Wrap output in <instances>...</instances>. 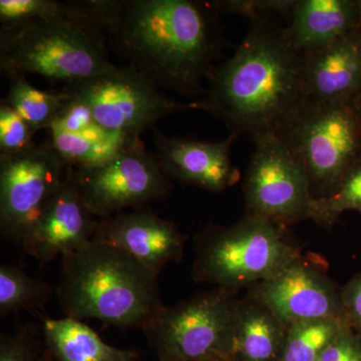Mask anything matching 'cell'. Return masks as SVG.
Here are the masks:
<instances>
[{
  "label": "cell",
  "mask_w": 361,
  "mask_h": 361,
  "mask_svg": "<svg viewBox=\"0 0 361 361\" xmlns=\"http://www.w3.org/2000/svg\"><path fill=\"white\" fill-rule=\"evenodd\" d=\"M280 18L250 21L231 58L208 78L202 110L253 141L280 135L308 104L304 58Z\"/></svg>",
  "instance_id": "6da1fadb"
},
{
  "label": "cell",
  "mask_w": 361,
  "mask_h": 361,
  "mask_svg": "<svg viewBox=\"0 0 361 361\" xmlns=\"http://www.w3.org/2000/svg\"><path fill=\"white\" fill-rule=\"evenodd\" d=\"M218 13L209 1H116L106 18L114 45L158 89L201 94L222 49Z\"/></svg>",
  "instance_id": "7a4b0ae2"
},
{
  "label": "cell",
  "mask_w": 361,
  "mask_h": 361,
  "mask_svg": "<svg viewBox=\"0 0 361 361\" xmlns=\"http://www.w3.org/2000/svg\"><path fill=\"white\" fill-rule=\"evenodd\" d=\"M158 276L125 251L90 241L61 256L56 294L66 317L142 330L165 306Z\"/></svg>",
  "instance_id": "3957f363"
},
{
  "label": "cell",
  "mask_w": 361,
  "mask_h": 361,
  "mask_svg": "<svg viewBox=\"0 0 361 361\" xmlns=\"http://www.w3.org/2000/svg\"><path fill=\"white\" fill-rule=\"evenodd\" d=\"M102 30L73 18L0 30V71L8 78L35 73L65 87L90 80L115 66Z\"/></svg>",
  "instance_id": "277c9868"
},
{
  "label": "cell",
  "mask_w": 361,
  "mask_h": 361,
  "mask_svg": "<svg viewBox=\"0 0 361 361\" xmlns=\"http://www.w3.org/2000/svg\"><path fill=\"white\" fill-rule=\"evenodd\" d=\"M285 229L249 215L230 226H207L195 235L192 277L234 294L248 290L302 254Z\"/></svg>",
  "instance_id": "5b68a950"
},
{
  "label": "cell",
  "mask_w": 361,
  "mask_h": 361,
  "mask_svg": "<svg viewBox=\"0 0 361 361\" xmlns=\"http://www.w3.org/2000/svg\"><path fill=\"white\" fill-rule=\"evenodd\" d=\"M237 300L213 287L164 306L142 329L158 361H232Z\"/></svg>",
  "instance_id": "8992f818"
},
{
  "label": "cell",
  "mask_w": 361,
  "mask_h": 361,
  "mask_svg": "<svg viewBox=\"0 0 361 361\" xmlns=\"http://www.w3.org/2000/svg\"><path fill=\"white\" fill-rule=\"evenodd\" d=\"M278 135L307 171L313 198L331 193L360 159L361 121L349 104L308 103Z\"/></svg>",
  "instance_id": "52a82bcc"
},
{
  "label": "cell",
  "mask_w": 361,
  "mask_h": 361,
  "mask_svg": "<svg viewBox=\"0 0 361 361\" xmlns=\"http://www.w3.org/2000/svg\"><path fill=\"white\" fill-rule=\"evenodd\" d=\"M63 90L89 106L99 127L130 137H140L159 120L177 111L202 110L200 102L180 103L161 94L130 66H115Z\"/></svg>",
  "instance_id": "ba28073f"
},
{
  "label": "cell",
  "mask_w": 361,
  "mask_h": 361,
  "mask_svg": "<svg viewBox=\"0 0 361 361\" xmlns=\"http://www.w3.org/2000/svg\"><path fill=\"white\" fill-rule=\"evenodd\" d=\"M243 190L246 215L287 226L310 219V176L288 145L277 135L254 141Z\"/></svg>",
  "instance_id": "9c48e42d"
},
{
  "label": "cell",
  "mask_w": 361,
  "mask_h": 361,
  "mask_svg": "<svg viewBox=\"0 0 361 361\" xmlns=\"http://www.w3.org/2000/svg\"><path fill=\"white\" fill-rule=\"evenodd\" d=\"M70 166L49 146L0 155V234L23 246L68 177Z\"/></svg>",
  "instance_id": "30bf717a"
},
{
  "label": "cell",
  "mask_w": 361,
  "mask_h": 361,
  "mask_svg": "<svg viewBox=\"0 0 361 361\" xmlns=\"http://www.w3.org/2000/svg\"><path fill=\"white\" fill-rule=\"evenodd\" d=\"M73 175L85 205L99 220L126 209L146 208L167 198L173 190L155 155L142 142L97 167L73 168Z\"/></svg>",
  "instance_id": "8fae6325"
},
{
  "label": "cell",
  "mask_w": 361,
  "mask_h": 361,
  "mask_svg": "<svg viewBox=\"0 0 361 361\" xmlns=\"http://www.w3.org/2000/svg\"><path fill=\"white\" fill-rule=\"evenodd\" d=\"M287 325L344 319L341 289L327 275L326 262L301 254L274 276L247 290Z\"/></svg>",
  "instance_id": "7c38bea8"
},
{
  "label": "cell",
  "mask_w": 361,
  "mask_h": 361,
  "mask_svg": "<svg viewBox=\"0 0 361 361\" xmlns=\"http://www.w3.org/2000/svg\"><path fill=\"white\" fill-rule=\"evenodd\" d=\"M186 239L173 221L141 208L99 220L92 241L125 251L159 275L182 261Z\"/></svg>",
  "instance_id": "4fadbf2b"
},
{
  "label": "cell",
  "mask_w": 361,
  "mask_h": 361,
  "mask_svg": "<svg viewBox=\"0 0 361 361\" xmlns=\"http://www.w3.org/2000/svg\"><path fill=\"white\" fill-rule=\"evenodd\" d=\"M153 130L154 155L171 180L221 193L240 180L241 175L231 159L236 134L230 135L224 141L204 142L169 137L156 127Z\"/></svg>",
  "instance_id": "5bb4252c"
},
{
  "label": "cell",
  "mask_w": 361,
  "mask_h": 361,
  "mask_svg": "<svg viewBox=\"0 0 361 361\" xmlns=\"http://www.w3.org/2000/svg\"><path fill=\"white\" fill-rule=\"evenodd\" d=\"M97 223L99 219L82 200L71 167L63 186L21 247L28 255L45 265L58 256L77 251L92 241Z\"/></svg>",
  "instance_id": "9a60e30c"
},
{
  "label": "cell",
  "mask_w": 361,
  "mask_h": 361,
  "mask_svg": "<svg viewBox=\"0 0 361 361\" xmlns=\"http://www.w3.org/2000/svg\"><path fill=\"white\" fill-rule=\"evenodd\" d=\"M303 58L308 103L348 104L361 90V27Z\"/></svg>",
  "instance_id": "2e32d148"
},
{
  "label": "cell",
  "mask_w": 361,
  "mask_h": 361,
  "mask_svg": "<svg viewBox=\"0 0 361 361\" xmlns=\"http://www.w3.org/2000/svg\"><path fill=\"white\" fill-rule=\"evenodd\" d=\"M285 32L291 44L306 54L361 27V1L296 0Z\"/></svg>",
  "instance_id": "e0dca14e"
},
{
  "label": "cell",
  "mask_w": 361,
  "mask_h": 361,
  "mask_svg": "<svg viewBox=\"0 0 361 361\" xmlns=\"http://www.w3.org/2000/svg\"><path fill=\"white\" fill-rule=\"evenodd\" d=\"M288 330L262 301L247 293L237 300L232 361H280Z\"/></svg>",
  "instance_id": "ac0fdd59"
},
{
  "label": "cell",
  "mask_w": 361,
  "mask_h": 361,
  "mask_svg": "<svg viewBox=\"0 0 361 361\" xmlns=\"http://www.w3.org/2000/svg\"><path fill=\"white\" fill-rule=\"evenodd\" d=\"M45 349L56 361H137L135 349L114 348L82 320L66 317L45 319Z\"/></svg>",
  "instance_id": "d6986e66"
},
{
  "label": "cell",
  "mask_w": 361,
  "mask_h": 361,
  "mask_svg": "<svg viewBox=\"0 0 361 361\" xmlns=\"http://www.w3.org/2000/svg\"><path fill=\"white\" fill-rule=\"evenodd\" d=\"M49 145L66 165L75 169H89L103 165L141 142L140 137L115 134L99 126L66 133L49 129Z\"/></svg>",
  "instance_id": "ffe728a7"
},
{
  "label": "cell",
  "mask_w": 361,
  "mask_h": 361,
  "mask_svg": "<svg viewBox=\"0 0 361 361\" xmlns=\"http://www.w3.org/2000/svg\"><path fill=\"white\" fill-rule=\"evenodd\" d=\"M73 18L99 27V9L90 1L56 0H1L0 30H8L35 20Z\"/></svg>",
  "instance_id": "44dd1931"
},
{
  "label": "cell",
  "mask_w": 361,
  "mask_h": 361,
  "mask_svg": "<svg viewBox=\"0 0 361 361\" xmlns=\"http://www.w3.org/2000/svg\"><path fill=\"white\" fill-rule=\"evenodd\" d=\"M11 87L2 103L13 109L35 132L47 130L70 94L65 90L45 92L33 87L25 75L9 78Z\"/></svg>",
  "instance_id": "7402d4cb"
},
{
  "label": "cell",
  "mask_w": 361,
  "mask_h": 361,
  "mask_svg": "<svg viewBox=\"0 0 361 361\" xmlns=\"http://www.w3.org/2000/svg\"><path fill=\"white\" fill-rule=\"evenodd\" d=\"M56 289L42 280L28 276L18 266H0V317L23 310H42Z\"/></svg>",
  "instance_id": "603a6c76"
},
{
  "label": "cell",
  "mask_w": 361,
  "mask_h": 361,
  "mask_svg": "<svg viewBox=\"0 0 361 361\" xmlns=\"http://www.w3.org/2000/svg\"><path fill=\"white\" fill-rule=\"evenodd\" d=\"M349 329L343 319L293 323L289 326L280 361H316L336 337Z\"/></svg>",
  "instance_id": "cb8c5ba5"
},
{
  "label": "cell",
  "mask_w": 361,
  "mask_h": 361,
  "mask_svg": "<svg viewBox=\"0 0 361 361\" xmlns=\"http://www.w3.org/2000/svg\"><path fill=\"white\" fill-rule=\"evenodd\" d=\"M361 213V158L356 161L336 189L327 196L313 198L310 219L316 224L329 228L345 211Z\"/></svg>",
  "instance_id": "d4e9b609"
},
{
  "label": "cell",
  "mask_w": 361,
  "mask_h": 361,
  "mask_svg": "<svg viewBox=\"0 0 361 361\" xmlns=\"http://www.w3.org/2000/svg\"><path fill=\"white\" fill-rule=\"evenodd\" d=\"M296 0H215L209 1L218 13L235 14L249 21L267 18L288 20Z\"/></svg>",
  "instance_id": "484cf974"
},
{
  "label": "cell",
  "mask_w": 361,
  "mask_h": 361,
  "mask_svg": "<svg viewBox=\"0 0 361 361\" xmlns=\"http://www.w3.org/2000/svg\"><path fill=\"white\" fill-rule=\"evenodd\" d=\"M35 130L13 109L0 106V155L25 153L35 147L32 141Z\"/></svg>",
  "instance_id": "4316f807"
},
{
  "label": "cell",
  "mask_w": 361,
  "mask_h": 361,
  "mask_svg": "<svg viewBox=\"0 0 361 361\" xmlns=\"http://www.w3.org/2000/svg\"><path fill=\"white\" fill-rule=\"evenodd\" d=\"M44 349V342L30 326L0 336V361H40Z\"/></svg>",
  "instance_id": "83f0119b"
},
{
  "label": "cell",
  "mask_w": 361,
  "mask_h": 361,
  "mask_svg": "<svg viewBox=\"0 0 361 361\" xmlns=\"http://www.w3.org/2000/svg\"><path fill=\"white\" fill-rule=\"evenodd\" d=\"M316 361H361V336L351 329L343 332Z\"/></svg>",
  "instance_id": "f1b7e54d"
},
{
  "label": "cell",
  "mask_w": 361,
  "mask_h": 361,
  "mask_svg": "<svg viewBox=\"0 0 361 361\" xmlns=\"http://www.w3.org/2000/svg\"><path fill=\"white\" fill-rule=\"evenodd\" d=\"M341 302L349 329L361 336V274L341 288Z\"/></svg>",
  "instance_id": "f546056e"
},
{
  "label": "cell",
  "mask_w": 361,
  "mask_h": 361,
  "mask_svg": "<svg viewBox=\"0 0 361 361\" xmlns=\"http://www.w3.org/2000/svg\"><path fill=\"white\" fill-rule=\"evenodd\" d=\"M348 104L349 106L353 108V110L355 111L356 115H357L361 121V90Z\"/></svg>",
  "instance_id": "4dcf8cb0"
},
{
  "label": "cell",
  "mask_w": 361,
  "mask_h": 361,
  "mask_svg": "<svg viewBox=\"0 0 361 361\" xmlns=\"http://www.w3.org/2000/svg\"><path fill=\"white\" fill-rule=\"evenodd\" d=\"M40 361H56L52 358V356L49 355V351L47 349H44V355H42V358H40Z\"/></svg>",
  "instance_id": "1f68e13d"
}]
</instances>
